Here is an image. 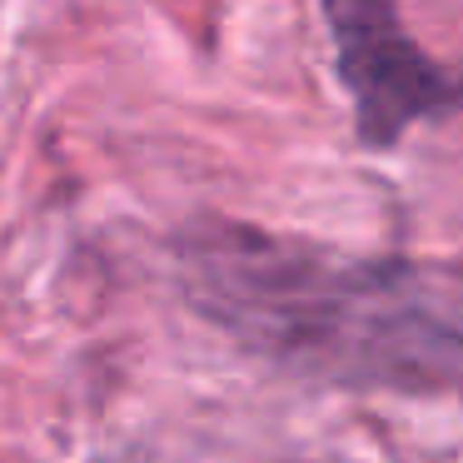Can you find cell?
<instances>
[{"label": "cell", "mask_w": 463, "mask_h": 463, "mask_svg": "<svg viewBox=\"0 0 463 463\" xmlns=\"http://www.w3.org/2000/svg\"><path fill=\"white\" fill-rule=\"evenodd\" d=\"M180 269L220 329L294 373L403 393L458 379V294L443 269L334 254L234 220L194 224Z\"/></svg>", "instance_id": "6da1fadb"}, {"label": "cell", "mask_w": 463, "mask_h": 463, "mask_svg": "<svg viewBox=\"0 0 463 463\" xmlns=\"http://www.w3.org/2000/svg\"><path fill=\"white\" fill-rule=\"evenodd\" d=\"M354 130L369 150H393L413 125L449 120L458 85L403 25L399 0H324Z\"/></svg>", "instance_id": "7a4b0ae2"}]
</instances>
